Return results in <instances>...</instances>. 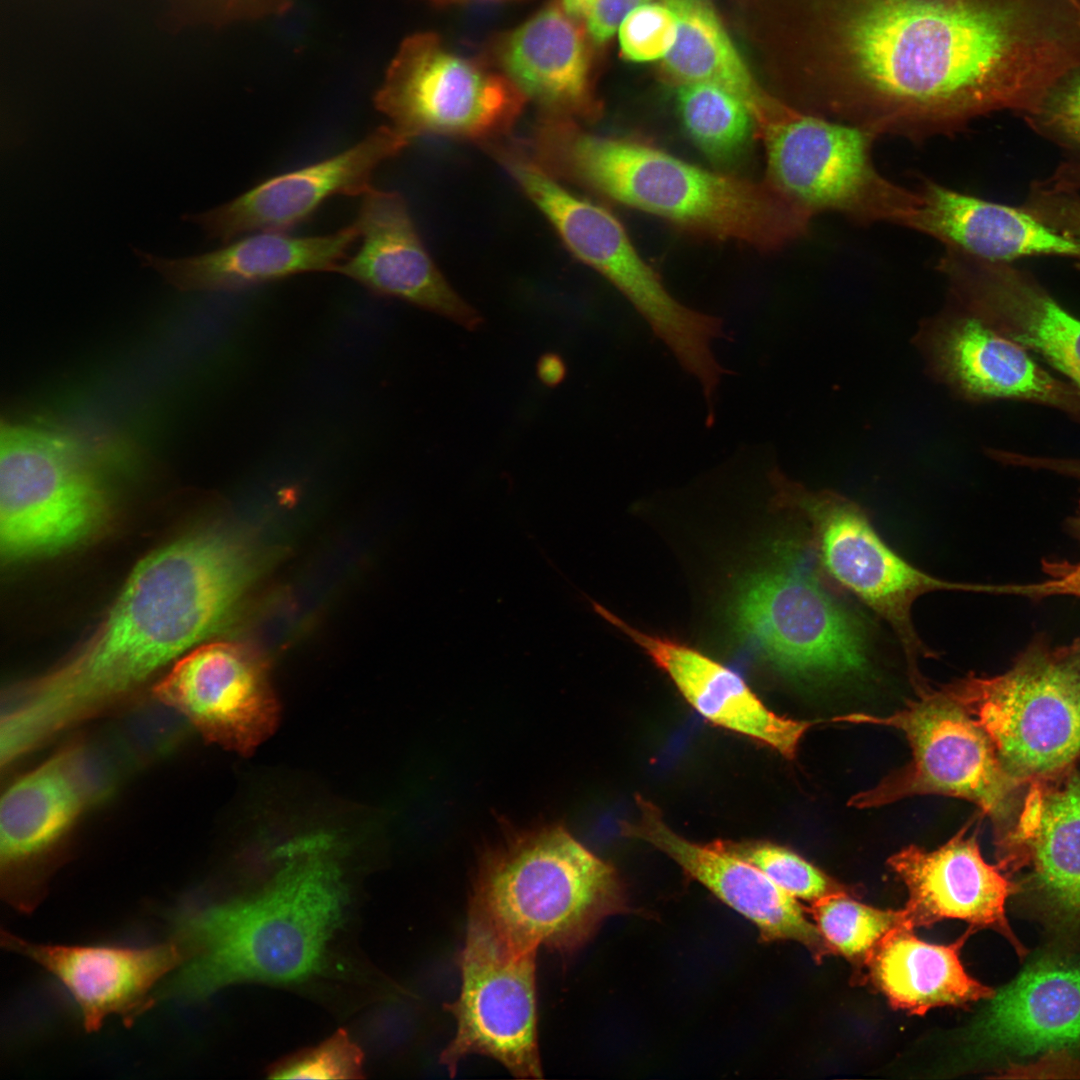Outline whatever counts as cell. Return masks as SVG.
Here are the masks:
<instances>
[{"instance_id": "1", "label": "cell", "mask_w": 1080, "mask_h": 1080, "mask_svg": "<svg viewBox=\"0 0 1080 1080\" xmlns=\"http://www.w3.org/2000/svg\"><path fill=\"white\" fill-rule=\"evenodd\" d=\"M1050 54L1040 0H826L815 114L922 140L1023 114Z\"/></svg>"}, {"instance_id": "2", "label": "cell", "mask_w": 1080, "mask_h": 1080, "mask_svg": "<svg viewBox=\"0 0 1080 1080\" xmlns=\"http://www.w3.org/2000/svg\"><path fill=\"white\" fill-rule=\"evenodd\" d=\"M256 572L247 544L198 532L152 552L130 574L85 647L9 704L13 736L35 748L110 707L221 628Z\"/></svg>"}, {"instance_id": "3", "label": "cell", "mask_w": 1080, "mask_h": 1080, "mask_svg": "<svg viewBox=\"0 0 1080 1080\" xmlns=\"http://www.w3.org/2000/svg\"><path fill=\"white\" fill-rule=\"evenodd\" d=\"M323 840L286 848L284 865L245 895L182 913L173 938L184 963L164 994L205 1000L242 982L292 985L326 965L346 920L350 890Z\"/></svg>"}, {"instance_id": "4", "label": "cell", "mask_w": 1080, "mask_h": 1080, "mask_svg": "<svg viewBox=\"0 0 1080 1080\" xmlns=\"http://www.w3.org/2000/svg\"><path fill=\"white\" fill-rule=\"evenodd\" d=\"M524 145L559 181L697 234L769 250L808 231L765 181L706 169L639 139L541 115Z\"/></svg>"}, {"instance_id": "5", "label": "cell", "mask_w": 1080, "mask_h": 1080, "mask_svg": "<svg viewBox=\"0 0 1080 1080\" xmlns=\"http://www.w3.org/2000/svg\"><path fill=\"white\" fill-rule=\"evenodd\" d=\"M469 918L521 949L576 952L626 901L615 869L563 826L511 830L482 854Z\"/></svg>"}, {"instance_id": "6", "label": "cell", "mask_w": 1080, "mask_h": 1080, "mask_svg": "<svg viewBox=\"0 0 1080 1080\" xmlns=\"http://www.w3.org/2000/svg\"><path fill=\"white\" fill-rule=\"evenodd\" d=\"M488 152L569 251L622 293L690 376L704 381L718 372L714 344L723 336L722 321L673 296L612 213L568 190L531 157L521 140L511 137Z\"/></svg>"}, {"instance_id": "7", "label": "cell", "mask_w": 1080, "mask_h": 1080, "mask_svg": "<svg viewBox=\"0 0 1080 1080\" xmlns=\"http://www.w3.org/2000/svg\"><path fill=\"white\" fill-rule=\"evenodd\" d=\"M943 689L990 739L1022 785L1060 774L1080 757V637L1035 636L1005 672L970 675Z\"/></svg>"}, {"instance_id": "8", "label": "cell", "mask_w": 1080, "mask_h": 1080, "mask_svg": "<svg viewBox=\"0 0 1080 1080\" xmlns=\"http://www.w3.org/2000/svg\"><path fill=\"white\" fill-rule=\"evenodd\" d=\"M735 618L744 637L787 675L833 680L861 675L869 666L865 623L791 544L744 581Z\"/></svg>"}, {"instance_id": "9", "label": "cell", "mask_w": 1080, "mask_h": 1080, "mask_svg": "<svg viewBox=\"0 0 1080 1080\" xmlns=\"http://www.w3.org/2000/svg\"><path fill=\"white\" fill-rule=\"evenodd\" d=\"M109 512L80 445L36 426L1 423L0 547L9 561L62 551L93 536Z\"/></svg>"}, {"instance_id": "10", "label": "cell", "mask_w": 1080, "mask_h": 1080, "mask_svg": "<svg viewBox=\"0 0 1080 1080\" xmlns=\"http://www.w3.org/2000/svg\"><path fill=\"white\" fill-rule=\"evenodd\" d=\"M877 137L856 125L795 110L760 137L765 146L764 181L808 227L825 212L859 223L903 225L919 194L877 170L872 159Z\"/></svg>"}, {"instance_id": "11", "label": "cell", "mask_w": 1080, "mask_h": 1080, "mask_svg": "<svg viewBox=\"0 0 1080 1080\" xmlns=\"http://www.w3.org/2000/svg\"><path fill=\"white\" fill-rule=\"evenodd\" d=\"M838 722L893 727L906 736L912 759L850 805L877 807L915 795L938 794L975 803L1001 836L1013 824L1023 787L1003 767L990 739L965 708L943 688L920 689L902 710L888 715L850 714Z\"/></svg>"}, {"instance_id": "12", "label": "cell", "mask_w": 1080, "mask_h": 1080, "mask_svg": "<svg viewBox=\"0 0 1080 1080\" xmlns=\"http://www.w3.org/2000/svg\"><path fill=\"white\" fill-rule=\"evenodd\" d=\"M527 98L500 70L449 48L433 32L402 41L374 105L413 140L431 135L481 147L511 136Z\"/></svg>"}, {"instance_id": "13", "label": "cell", "mask_w": 1080, "mask_h": 1080, "mask_svg": "<svg viewBox=\"0 0 1080 1080\" xmlns=\"http://www.w3.org/2000/svg\"><path fill=\"white\" fill-rule=\"evenodd\" d=\"M777 500L808 521L823 569L893 629L917 679L916 659L927 655L912 622V606L925 593H981V584L938 579L908 563L876 532L864 510L831 490H811L780 473L773 477Z\"/></svg>"}, {"instance_id": "14", "label": "cell", "mask_w": 1080, "mask_h": 1080, "mask_svg": "<svg viewBox=\"0 0 1080 1080\" xmlns=\"http://www.w3.org/2000/svg\"><path fill=\"white\" fill-rule=\"evenodd\" d=\"M535 949H521L469 918L458 963L461 989L445 1005L456 1020L440 1063L453 1076L469 1055L491 1057L516 1078L543 1077L537 1037Z\"/></svg>"}, {"instance_id": "15", "label": "cell", "mask_w": 1080, "mask_h": 1080, "mask_svg": "<svg viewBox=\"0 0 1080 1080\" xmlns=\"http://www.w3.org/2000/svg\"><path fill=\"white\" fill-rule=\"evenodd\" d=\"M914 343L930 376L968 401L1013 399L1080 420V388L1054 377L1028 349L950 303L921 322Z\"/></svg>"}, {"instance_id": "16", "label": "cell", "mask_w": 1080, "mask_h": 1080, "mask_svg": "<svg viewBox=\"0 0 1080 1080\" xmlns=\"http://www.w3.org/2000/svg\"><path fill=\"white\" fill-rule=\"evenodd\" d=\"M154 693L207 740L243 755L254 752L279 721L265 661L235 643L212 642L191 650Z\"/></svg>"}, {"instance_id": "17", "label": "cell", "mask_w": 1080, "mask_h": 1080, "mask_svg": "<svg viewBox=\"0 0 1080 1080\" xmlns=\"http://www.w3.org/2000/svg\"><path fill=\"white\" fill-rule=\"evenodd\" d=\"M411 142L390 124L382 125L334 156L273 176L227 203L183 219L223 244L245 233L284 232L331 197L365 195L374 188L379 167Z\"/></svg>"}, {"instance_id": "18", "label": "cell", "mask_w": 1080, "mask_h": 1080, "mask_svg": "<svg viewBox=\"0 0 1080 1080\" xmlns=\"http://www.w3.org/2000/svg\"><path fill=\"white\" fill-rule=\"evenodd\" d=\"M998 866L1052 923L1080 928V773L1072 768L1027 785L1010 829L997 838Z\"/></svg>"}, {"instance_id": "19", "label": "cell", "mask_w": 1080, "mask_h": 1080, "mask_svg": "<svg viewBox=\"0 0 1080 1080\" xmlns=\"http://www.w3.org/2000/svg\"><path fill=\"white\" fill-rule=\"evenodd\" d=\"M2 946L35 962L65 987L79 1009L86 1032H96L110 1016L126 1027L150 1010L157 985L185 960L173 938L146 947L60 945L29 941L1 931Z\"/></svg>"}, {"instance_id": "20", "label": "cell", "mask_w": 1080, "mask_h": 1080, "mask_svg": "<svg viewBox=\"0 0 1080 1080\" xmlns=\"http://www.w3.org/2000/svg\"><path fill=\"white\" fill-rule=\"evenodd\" d=\"M949 302L1014 339L1080 388V319L1028 273L947 251L938 263Z\"/></svg>"}, {"instance_id": "21", "label": "cell", "mask_w": 1080, "mask_h": 1080, "mask_svg": "<svg viewBox=\"0 0 1080 1080\" xmlns=\"http://www.w3.org/2000/svg\"><path fill=\"white\" fill-rule=\"evenodd\" d=\"M355 224L361 245L335 272L375 295L403 300L464 328L481 325L479 312L431 258L400 193L372 188L362 196Z\"/></svg>"}, {"instance_id": "22", "label": "cell", "mask_w": 1080, "mask_h": 1080, "mask_svg": "<svg viewBox=\"0 0 1080 1080\" xmlns=\"http://www.w3.org/2000/svg\"><path fill=\"white\" fill-rule=\"evenodd\" d=\"M636 804L638 817L624 825L625 834L672 858L690 877L753 922L763 941H796L818 962L834 953L796 898L761 870L725 850L718 841L701 845L678 835L649 800L638 796Z\"/></svg>"}, {"instance_id": "23", "label": "cell", "mask_w": 1080, "mask_h": 1080, "mask_svg": "<svg viewBox=\"0 0 1080 1080\" xmlns=\"http://www.w3.org/2000/svg\"><path fill=\"white\" fill-rule=\"evenodd\" d=\"M889 866L908 889L904 912L911 927L959 919L990 928L1008 939L1019 955L1025 949L1012 932L1005 904L1017 886L998 865L982 857L976 833L963 828L934 851L911 845L893 855Z\"/></svg>"}, {"instance_id": "24", "label": "cell", "mask_w": 1080, "mask_h": 1080, "mask_svg": "<svg viewBox=\"0 0 1080 1080\" xmlns=\"http://www.w3.org/2000/svg\"><path fill=\"white\" fill-rule=\"evenodd\" d=\"M542 115L582 121L600 115L588 43L576 19L554 1L492 41L490 61Z\"/></svg>"}, {"instance_id": "25", "label": "cell", "mask_w": 1080, "mask_h": 1080, "mask_svg": "<svg viewBox=\"0 0 1080 1080\" xmlns=\"http://www.w3.org/2000/svg\"><path fill=\"white\" fill-rule=\"evenodd\" d=\"M358 239L354 222L321 236L253 232L215 251L184 258L135 252L178 290L239 291L302 273L335 272Z\"/></svg>"}, {"instance_id": "26", "label": "cell", "mask_w": 1080, "mask_h": 1080, "mask_svg": "<svg viewBox=\"0 0 1080 1080\" xmlns=\"http://www.w3.org/2000/svg\"><path fill=\"white\" fill-rule=\"evenodd\" d=\"M591 604L597 614L642 647L704 718L755 739L786 758L795 756L801 738L813 722L774 713L739 674L721 663L684 644L647 634L601 604L594 601Z\"/></svg>"}, {"instance_id": "27", "label": "cell", "mask_w": 1080, "mask_h": 1080, "mask_svg": "<svg viewBox=\"0 0 1080 1080\" xmlns=\"http://www.w3.org/2000/svg\"><path fill=\"white\" fill-rule=\"evenodd\" d=\"M919 202L904 226L942 242L946 249L994 262L1025 257L1080 260V241L1070 238L1026 209L947 188L930 180L917 190Z\"/></svg>"}, {"instance_id": "28", "label": "cell", "mask_w": 1080, "mask_h": 1080, "mask_svg": "<svg viewBox=\"0 0 1080 1080\" xmlns=\"http://www.w3.org/2000/svg\"><path fill=\"white\" fill-rule=\"evenodd\" d=\"M989 1051L1029 1056L1080 1040V953H1049L992 997L976 1027Z\"/></svg>"}, {"instance_id": "29", "label": "cell", "mask_w": 1080, "mask_h": 1080, "mask_svg": "<svg viewBox=\"0 0 1080 1080\" xmlns=\"http://www.w3.org/2000/svg\"><path fill=\"white\" fill-rule=\"evenodd\" d=\"M79 754L62 752L17 780L0 806L2 898L17 909L29 866L91 801Z\"/></svg>"}, {"instance_id": "30", "label": "cell", "mask_w": 1080, "mask_h": 1080, "mask_svg": "<svg viewBox=\"0 0 1080 1080\" xmlns=\"http://www.w3.org/2000/svg\"><path fill=\"white\" fill-rule=\"evenodd\" d=\"M973 930L950 945H935L918 939L913 927H896L877 943L865 967L891 1005L910 1013L992 999L993 989L967 974L960 961L959 951Z\"/></svg>"}, {"instance_id": "31", "label": "cell", "mask_w": 1080, "mask_h": 1080, "mask_svg": "<svg viewBox=\"0 0 1080 1080\" xmlns=\"http://www.w3.org/2000/svg\"><path fill=\"white\" fill-rule=\"evenodd\" d=\"M664 3L677 16L678 36L663 59V68L679 85L704 82L732 92L749 109L760 137L795 111L761 88L707 2L665 0Z\"/></svg>"}, {"instance_id": "32", "label": "cell", "mask_w": 1080, "mask_h": 1080, "mask_svg": "<svg viewBox=\"0 0 1080 1080\" xmlns=\"http://www.w3.org/2000/svg\"><path fill=\"white\" fill-rule=\"evenodd\" d=\"M678 106L688 135L714 160L735 159L752 134H757L747 106L718 85L704 82L679 85Z\"/></svg>"}, {"instance_id": "33", "label": "cell", "mask_w": 1080, "mask_h": 1080, "mask_svg": "<svg viewBox=\"0 0 1080 1080\" xmlns=\"http://www.w3.org/2000/svg\"><path fill=\"white\" fill-rule=\"evenodd\" d=\"M810 913L834 952L858 968L866 965L877 943L889 931L910 926L904 909L874 908L852 899L849 893L832 894L813 902Z\"/></svg>"}, {"instance_id": "34", "label": "cell", "mask_w": 1080, "mask_h": 1080, "mask_svg": "<svg viewBox=\"0 0 1080 1080\" xmlns=\"http://www.w3.org/2000/svg\"><path fill=\"white\" fill-rule=\"evenodd\" d=\"M728 852L761 870L794 898L815 902L849 889L794 852L765 842L718 841Z\"/></svg>"}, {"instance_id": "35", "label": "cell", "mask_w": 1080, "mask_h": 1080, "mask_svg": "<svg viewBox=\"0 0 1080 1080\" xmlns=\"http://www.w3.org/2000/svg\"><path fill=\"white\" fill-rule=\"evenodd\" d=\"M363 1063L361 1046L338 1030L320 1044L279 1060L268 1073L277 1079H359Z\"/></svg>"}, {"instance_id": "36", "label": "cell", "mask_w": 1080, "mask_h": 1080, "mask_svg": "<svg viewBox=\"0 0 1080 1080\" xmlns=\"http://www.w3.org/2000/svg\"><path fill=\"white\" fill-rule=\"evenodd\" d=\"M1022 116L1040 136L1080 158V68L1059 79Z\"/></svg>"}, {"instance_id": "37", "label": "cell", "mask_w": 1080, "mask_h": 1080, "mask_svg": "<svg viewBox=\"0 0 1080 1080\" xmlns=\"http://www.w3.org/2000/svg\"><path fill=\"white\" fill-rule=\"evenodd\" d=\"M623 56L635 62L664 59L678 36V19L666 4L645 3L622 21L618 29Z\"/></svg>"}, {"instance_id": "38", "label": "cell", "mask_w": 1080, "mask_h": 1080, "mask_svg": "<svg viewBox=\"0 0 1080 1080\" xmlns=\"http://www.w3.org/2000/svg\"><path fill=\"white\" fill-rule=\"evenodd\" d=\"M1028 207L1042 222L1080 241V194L1039 187L1032 193Z\"/></svg>"}, {"instance_id": "39", "label": "cell", "mask_w": 1080, "mask_h": 1080, "mask_svg": "<svg viewBox=\"0 0 1080 1080\" xmlns=\"http://www.w3.org/2000/svg\"><path fill=\"white\" fill-rule=\"evenodd\" d=\"M294 0H202L216 22L252 21L287 13Z\"/></svg>"}, {"instance_id": "40", "label": "cell", "mask_w": 1080, "mask_h": 1080, "mask_svg": "<svg viewBox=\"0 0 1080 1080\" xmlns=\"http://www.w3.org/2000/svg\"><path fill=\"white\" fill-rule=\"evenodd\" d=\"M648 2L650 0H595L586 15L590 38L596 44L607 42L629 13Z\"/></svg>"}, {"instance_id": "41", "label": "cell", "mask_w": 1080, "mask_h": 1080, "mask_svg": "<svg viewBox=\"0 0 1080 1080\" xmlns=\"http://www.w3.org/2000/svg\"><path fill=\"white\" fill-rule=\"evenodd\" d=\"M1023 464L1027 469L1047 471L1080 481V457L1026 455Z\"/></svg>"}, {"instance_id": "42", "label": "cell", "mask_w": 1080, "mask_h": 1080, "mask_svg": "<svg viewBox=\"0 0 1080 1080\" xmlns=\"http://www.w3.org/2000/svg\"><path fill=\"white\" fill-rule=\"evenodd\" d=\"M537 373L544 384L554 386L564 378L565 365L557 355L545 354L537 364Z\"/></svg>"}, {"instance_id": "43", "label": "cell", "mask_w": 1080, "mask_h": 1080, "mask_svg": "<svg viewBox=\"0 0 1080 1080\" xmlns=\"http://www.w3.org/2000/svg\"><path fill=\"white\" fill-rule=\"evenodd\" d=\"M595 0H559L563 10L571 17H586Z\"/></svg>"}, {"instance_id": "44", "label": "cell", "mask_w": 1080, "mask_h": 1080, "mask_svg": "<svg viewBox=\"0 0 1080 1080\" xmlns=\"http://www.w3.org/2000/svg\"><path fill=\"white\" fill-rule=\"evenodd\" d=\"M423 1L428 2V3H430L431 5H434V6H438V7L442 6L443 7V6H449V5L465 3V2H468V1H472V0H423Z\"/></svg>"}]
</instances>
